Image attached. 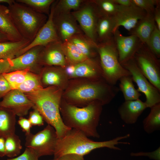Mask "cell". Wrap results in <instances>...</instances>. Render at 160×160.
<instances>
[{"label":"cell","instance_id":"83f0119b","mask_svg":"<svg viewBox=\"0 0 160 160\" xmlns=\"http://www.w3.org/2000/svg\"><path fill=\"white\" fill-rule=\"evenodd\" d=\"M62 45L68 63L69 64H76L88 59L70 41L62 43Z\"/></svg>","mask_w":160,"mask_h":160},{"label":"cell","instance_id":"8fae6325","mask_svg":"<svg viewBox=\"0 0 160 160\" xmlns=\"http://www.w3.org/2000/svg\"><path fill=\"white\" fill-rule=\"evenodd\" d=\"M53 21L58 38L62 43L68 41L75 35L83 33L71 13L54 12Z\"/></svg>","mask_w":160,"mask_h":160},{"label":"cell","instance_id":"e575fe53","mask_svg":"<svg viewBox=\"0 0 160 160\" xmlns=\"http://www.w3.org/2000/svg\"><path fill=\"white\" fill-rule=\"evenodd\" d=\"M101 16L113 17L116 14L118 5L112 0H92Z\"/></svg>","mask_w":160,"mask_h":160},{"label":"cell","instance_id":"4316f807","mask_svg":"<svg viewBox=\"0 0 160 160\" xmlns=\"http://www.w3.org/2000/svg\"><path fill=\"white\" fill-rule=\"evenodd\" d=\"M119 81V89L122 92L125 100H133L139 99L141 95L135 87L131 75L123 76Z\"/></svg>","mask_w":160,"mask_h":160},{"label":"cell","instance_id":"d6a6232c","mask_svg":"<svg viewBox=\"0 0 160 160\" xmlns=\"http://www.w3.org/2000/svg\"><path fill=\"white\" fill-rule=\"evenodd\" d=\"M41 80L45 84L57 86L60 85L62 81V76L59 70L55 68L46 67L43 70Z\"/></svg>","mask_w":160,"mask_h":160},{"label":"cell","instance_id":"e0dca14e","mask_svg":"<svg viewBox=\"0 0 160 160\" xmlns=\"http://www.w3.org/2000/svg\"><path fill=\"white\" fill-rule=\"evenodd\" d=\"M44 46L33 47L21 55L10 59L11 72L28 68L31 71L39 69L41 65L39 62L40 54Z\"/></svg>","mask_w":160,"mask_h":160},{"label":"cell","instance_id":"f907efd6","mask_svg":"<svg viewBox=\"0 0 160 160\" xmlns=\"http://www.w3.org/2000/svg\"><path fill=\"white\" fill-rule=\"evenodd\" d=\"M9 41L7 37L0 32V42Z\"/></svg>","mask_w":160,"mask_h":160},{"label":"cell","instance_id":"4dcf8cb0","mask_svg":"<svg viewBox=\"0 0 160 160\" xmlns=\"http://www.w3.org/2000/svg\"><path fill=\"white\" fill-rule=\"evenodd\" d=\"M22 148L19 137L15 133L5 138V156L10 158L19 155Z\"/></svg>","mask_w":160,"mask_h":160},{"label":"cell","instance_id":"603a6c76","mask_svg":"<svg viewBox=\"0 0 160 160\" xmlns=\"http://www.w3.org/2000/svg\"><path fill=\"white\" fill-rule=\"evenodd\" d=\"M68 41L74 44L88 59L93 58L98 54L97 44L84 33L75 35Z\"/></svg>","mask_w":160,"mask_h":160},{"label":"cell","instance_id":"6da1fadb","mask_svg":"<svg viewBox=\"0 0 160 160\" xmlns=\"http://www.w3.org/2000/svg\"><path fill=\"white\" fill-rule=\"evenodd\" d=\"M44 120L55 129L57 137H63L71 129L64 123L60 113L61 91L56 86L42 88L25 94Z\"/></svg>","mask_w":160,"mask_h":160},{"label":"cell","instance_id":"9c48e42d","mask_svg":"<svg viewBox=\"0 0 160 160\" xmlns=\"http://www.w3.org/2000/svg\"><path fill=\"white\" fill-rule=\"evenodd\" d=\"M83 33L97 44L96 28L101 16L92 0H86L78 10L71 12Z\"/></svg>","mask_w":160,"mask_h":160},{"label":"cell","instance_id":"ffe728a7","mask_svg":"<svg viewBox=\"0 0 160 160\" xmlns=\"http://www.w3.org/2000/svg\"><path fill=\"white\" fill-rule=\"evenodd\" d=\"M0 32L9 41H17L23 39L20 35L13 22L8 7L0 4Z\"/></svg>","mask_w":160,"mask_h":160},{"label":"cell","instance_id":"7a4b0ae2","mask_svg":"<svg viewBox=\"0 0 160 160\" xmlns=\"http://www.w3.org/2000/svg\"><path fill=\"white\" fill-rule=\"evenodd\" d=\"M102 105L98 101L80 107L65 103H60V111L63 121L67 127L79 130L88 137L99 138L97 127Z\"/></svg>","mask_w":160,"mask_h":160},{"label":"cell","instance_id":"8d00e7d4","mask_svg":"<svg viewBox=\"0 0 160 160\" xmlns=\"http://www.w3.org/2000/svg\"><path fill=\"white\" fill-rule=\"evenodd\" d=\"M132 3L143 9L146 14L153 15L157 6L160 4L159 0H131Z\"/></svg>","mask_w":160,"mask_h":160},{"label":"cell","instance_id":"7dc6e473","mask_svg":"<svg viewBox=\"0 0 160 160\" xmlns=\"http://www.w3.org/2000/svg\"><path fill=\"white\" fill-rule=\"evenodd\" d=\"M116 4L124 7H128L132 4L131 0H112Z\"/></svg>","mask_w":160,"mask_h":160},{"label":"cell","instance_id":"4fadbf2b","mask_svg":"<svg viewBox=\"0 0 160 160\" xmlns=\"http://www.w3.org/2000/svg\"><path fill=\"white\" fill-rule=\"evenodd\" d=\"M146 15L144 10L132 3L128 7L118 5L117 11L113 16L115 23L114 32L121 26L129 32Z\"/></svg>","mask_w":160,"mask_h":160},{"label":"cell","instance_id":"ac0fdd59","mask_svg":"<svg viewBox=\"0 0 160 160\" xmlns=\"http://www.w3.org/2000/svg\"><path fill=\"white\" fill-rule=\"evenodd\" d=\"M148 107L145 102L140 99L133 100H125L118 108L120 118L125 123H135L139 117Z\"/></svg>","mask_w":160,"mask_h":160},{"label":"cell","instance_id":"f6af8a7d","mask_svg":"<svg viewBox=\"0 0 160 160\" xmlns=\"http://www.w3.org/2000/svg\"><path fill=\"white\" fill-rule=\"evenodd\" d=\"M154 20L156 25L160 31V5L156 6L153 14Z\"/></svg>","mask_w":160,"mask_h":160},{"label":"cell","instance_id":"f1b7e54d","mask_svg":"<svg viewBox=\"0 0 160 160\" xmlns=\"http://www.w3.org/2000/svg\"><path fill=\"white\" fill-rule=\"evenodd\" d=\"M86 0H60L55 1L54 13H70L79 9Z\"/></svg>","mask_w":160,"mask_h":160},{"label":"cell","instance_id":"74e56055","mask_svg":"<svg viewBox=\"0 0 160 160\" xmlns=\"http://www.w3.org/2000/svg\"><path fill=\"white\" fill-rule=\"evenodd\" d=\"M39 157L32 149L26 148L23 153L15 157L7 159V160H39Z\"/></svg>","mask_w":160,"mask_h":160},{"label":"cell","instance_id":"d590c367","mask_svg":"<svg viewBox=\"0 0 160 160\" xmlns=\"http://www.w3.org/2000/svg\"><path fill=\"white\" fill-rule=\"evenodd\" d=\"M148 47L158 58L160 57V31L156 25L146 44Z\"/></svg>","mask_w":160,"mask_h":160},{"label":"cell","instance_id":"836d02e7","mask_svg":"<svg viewBox=\"0 0 160 160\" xmlns=\"http://www.w3.org/2000/svg\"><path fill=\"white\" fill-rule=\"evenodd\" d=\"M30 71V69L27 68L2 74L8 82L12 89H17L25 80L28 73Z\"/></svg>","mask_w":160,"mask_h":160},{"label":"cell","instance_id":"2e32d148","mask_svg":"<svg viewBox=\"0 0 160 160\" xmlns=\"http://www.w3.org/2000/svg\"><path fill=\"white\" fill-rule=\"evenodd\" d=\"M39 62L41 65L65 67L68 62L63 50L62 43L58 41L44 46L40 54Z\"/></svg>","mask_w":160,"mask_h":160},{"label":"cell","instance_id":"1f68e13d","mask_svg":"<svg viewBox=\"0 0 160 160\" xmlns=\"http://www.w3.org/2000/svg\"><path fill=\"white\" fill-rule=\"evenodd\" d=\"M54 0H17L15 1L28 6L35 11L48 16Z\"/></svg>","mask_w":160,"mask_h":160},{"label":"cell","instance_id":"9a60e30c","mask_svg":"<svg viewBox=\"0 0 160 160\" xmlns=\"http://www.w3.org/2000/svg\"><path fill=\"white\" fill-rule=\"evenodd\" d=\"M3 98L0 107L8 109L20 117L26 115L34 105L26 95L18 89H12Z\"/></svg>","mask_w":160,"mask_h":160},{"label":"cell","instance_id":"8992f818","mask_svg":"<svg viewBox=\"0 0 160 160\" xmlns=\"http://www.w3.org/2000/svg\"><path fill=\"white\" fill-rule=\"evenodd\" d=\"M97 50L100 65L107 83L115 85L122 77L131 75L119 62L113 36L107 41L97 44Z\"/></svg>","mask_w":160,"mask_h":160},{"label":"cell","instance_id":"52a82bcc","mask_svg":"<svg viewBox=\"0 0 160 160\" xmlns=\"http://www.w3.org/2000/svg\"><path fill=\"white\" fill-rule=\"evenodd\" d=\"M25 145L33 150L39 157L53 155L58 138L54 128L48 124L43 130L33 134H25Z\"/></svg>","mask_w":160,"mask_h":160},{"label":"cell","instance_id":"ba28073f","mask_svg":"<svg viewBox=\"0 0 160 160\" xmlns=\"http://www.w3.org/2000/svg\"><path fill=\"white\" fill-rule=\"evenodd\" d=\"M134 59L139 68L148 81L160 92V60L143 43Z\"/></svg>","mask_w":160,"mask_h":160},{"label":"cell","instance_id":"5bb4252c","mask_svg":"<svg viewBox=\"0 0 160 160\" xmlns=\"http://www.w3.org/2000/svg\"><path fill=\"white\" fill-rule=\"evenodd\" d=\"M55 5V1L51 6L50 12L46 22L38 31L34 39L18 52L16 57L34 47L45 46L51 43L59 41L53 21Z\"/></svg>","mask_w":160,"mask_h":160},{"label":"cell","instance_id":"30bf717a","mask_svg":"<svg viewBox=\"0 0 160 160\" xmlns=\"http://www.w3.org/2000/svg\"><path fill=\"white\" fill-rule=\"evenodd\" d=\"M130 73L133 81L136 84L139 92L144 94L148 108L160 103V92L153 85L142 73L134 57L121 64Z\"/></svg>","mask_w":160,"mask_h":160},{"label":"cell","instance_id":"bcb514c9","mask_svg":"<svg viewBox=\"0 0 160 160\" xmlns=\"http://www.w3.org/2000/svg\"><path fill=\"white\" fill-rule=\"evenodd\" d=\"M5 137L0 136V157L5 156Z\"/></svg>","mask_w":160,"mask_h":160},{"label":"cell","instance_id":"f35d334b","mask_svg":"<svg viewBox=\"0 0 160 160\" xmlns=\"http://www.w3.org/2000/svg\"><path fill=\"white\" fill-rule=\"evenodd\" d=\"M34 109L30 112L28 119L32 126L43 125L44 123L42 116L37 109Z\"/></svg>","mask_w":160,"mask_h":160},{"label":"cell","instance_id":"681fc988","mask_svg":"<svg viewBox=\"0 0 160 160\" xmlns=\"http://www.w3.org/2000/svg\"><path fill=\"white\" fill-rule=\"evenodd\" d=\"M15 1L13 0H0V4L1 3H6L10 6L13 4Z\"/></svg>","mask_w":160,"mask_h":160},{"label":"cell","instance_id":"cb8c5ba5","mask_svg":"<svg viewBox=\"0 0 160 160\" xmlns=\"http://www.w3.org/2000/svg\"><path fill=\"white\" fill-rule=\"evenodd\" d=\"M31 41L25 39L17 41H7L0 42V59H12L25 47Z\"/></svg>","mask_w":160,"mask_h":160},{"label":"cell","instance_id":"c3c4849f","mask_svg":"<svg viewBox=\"0 0 160 160\" xmlns=\"http://www.w3.org/2000/svg\"><path fill=\"white\" fill-rule=\"evenodd\" d=\"M76 64H69L66 67V72L69 76L73 77Z\"/></svg>","mask_w":160,"mask_h":160},{"label":"cell","instance_id":"277c9868","mask_svg":"<svg viewBox=\"0 0 160 160\" xmlns=\"http://www.w3.org/2000/svg\"><path fill=\"white\" fill-rule=\"evenodd\" d=\"M119 91V88L104 81H92L74 87L67 94L68 103L85 106L95 101L104 105L109 103Z\"/></svg>","mask_w":160,"mask_h":160},{"label":"cell","instance_id":"3957f363","mask_svg":"<svg viewBox=\"0 0 160 160\" xmlns=\"http://www.w3.org/2000/svg\"><path fill=\"white\" fill-rule=\"evenodd\" d=\"M130 136L129 134H127L108 140L95 141L89 139L82 132L71 129L63 137L58 138L53 159L68 153L84 156L93 150L103 148L120 150L121 149L116 145L119 144H129L128 142H121L120 140L127 138Z\"/></svg>","mask_w":160,"mask_h":160},{"label":"cell","instance_id":"44dd1931","mask_svg":"<svg viewBox=\"0 0 160 160\" xmlns=\"http://www.w3.org/2000/svg\"><path fill=\"white\" fill-rule=\"evenodd\" d=\"M156 25L153 15L146 14L129 32L130 35L137 36L143 43L146 44Z\"/></svg>","mask_w":160,"mask_h":160},{"label":"cell","instance_id":"7402d4cb","mask_svg":"<svg viewBox=\"0 0 160 160\" xmlns=\"http://www.w3.org/2000/svg\"><path fill=\"white\" fill-rule=\"evenodd\" d=\"M115 26V22L113 17H100L96 28L97 44L107 41L113 36Z\"/></svg>","mask_w":160,"mask_h":160},{"label":"cell","instance_id":"f546056e","mask_svg":"<svg viewBox=\"0 0 160 160\" xmlns=\"http://www.w3.org/2000/svg\"><path fill=\"white\" fill-rule=\"evenodd\" d=\"M43 88L40 76L30 71L25 80L17 89L26 94L32 92Z\"/></svg>","mask_w":160,"mask_h":160},{"label":"cell","instance_id":"b9f144b4","mask_svg":"<svg viewBox=\"0 0 160 160\" xmlns=\"http://www.w3.org/2000/svg\"><path fill=\"white\" fill-rule=\"evenodd\" d=\"M18 123L23 131L25 132V134L31 133L30 129L32 125L28 119L23 117H20Z\"/></svg>","mask_w":160,"mask_h":160},{"label":"cell","instance_id":"ee69618b","mask_svg":"<svg viewBox=\"0 0 160 160\" xmlns=\"http://www.w3.org/2000/svg\"><path fill=\"white\" fill-rule=\"evenodd\" d=\"M10 59H0V74L11 72Z\"/></svg>","mask_w":160,"mask_h":160},{"label":"cell","instance_id":"7bdbcfd3","mask_svg":"<svg viewBox=\"0 0 160 160\" xmlns=\"http://www.w3.org/2000/svg\"><path fill=\"white\" fill-rule=\"evenodd\" d=\"M84 156L74 153H68L50 160H85Z\"/></svg>","mask_w":160,"mask_h":160},{"label":"cell","instance_id":"816d5d0a","mask_svg":"<svg viewBox=\"0 0 160 160\" xmlns=\"http://www.w3.org/2000/svg\"></svg>","mask_w":160,"mask_h":160},{"label":"cell","instance_id":"60d3db41","mask_svg":"<svg viewBox=\"0 0 160 160\" xmlns=\"http://www.w3.org/2000/svg\"><path fill=\"white\" fill-rule=\"evenodd\" d=\"M160 147L157 150L151 152H139L136 153H131V156H145L156 160H160Z\"/></svg>","mask_w":160,"mask_h":160},{"label":"cell","instance_id":"484cf974","mask_svg":"<svg viewBox=\"0 0 160 160\" xmlns=\"http://www.w3.org/2000/svg\"><path fill=\"white\" fill-rule=\"evenodd\" d=\"M150 111L143 121L144 131L151 134L160 129V103L150 108Z\"/></svg>","mask_w":160,"mask_h":160},{"label":"cell","instance_id":"ab89813d","mask_svg":"<svg viewBox=\"0 0 160 160\" xmlns=\"http://www.w3.org/2000/svg\"><path fill=\"white\" fill-rule=\"evenodd\" d=\"M12 89L8 82L2 74H0V97H3Z\"/></svg>","mask_w":160,"mask_h":160},{"label":"cell","instance_id":"5b68a950","mask_svg":"<svg viewBox=\"0 0 160 160\" xmlns=\"http://www.w3.org/2000/svg\"><path fill=\"white\" fill-rule=\"evenodd\" d=\"M8 7L17 30L23 39L31 41L48 18L46 15L38 12L26 5L15 1Z\"/></svg>","mask_w":160,"mask_h":160},{"label":"cell","instance_id":"7c38bea8","mask_svg":"<svg viewBox=\"0 0 160 160\" xmlns=\"http://www.w3.org/2000/svg\"><path fill=\"white\" fill-rule=\"evenodd\" d=\"M119 61L121 65L134 58L143 43L136 36H125L117 29L113 33Z\"/></svg>","mask_w":160,"mask_h":160},{"label":"cell","instance_id":"d4e9b609","mask_svg":"<svg viewBox=\"0 0 160 160\" xmlns=\"http://www.w3.org/2000/svg\"><path fill=\"white\" fill-rule=\"evenodd\" d=\"M16 116L10 110L0 107V136L6 138L15 133Z\"/></svg>","mask_w":160,"mask_h":160},{"label":"cell","instance_id":"d6986e66","mask_svg":"<svg viewBox=\"0 0 160 160\" xmlns=\"http://www.w3.org/2000/svg\"><path fill=\"white\" fill-rule=\"evenodd\" d=\"M73 77H88L96 81H103L102 79L104 78L100 61L98 62L93 58L76 64Z\"/></svg>","mask_w":160,"mask_h":160}]
</instances>
